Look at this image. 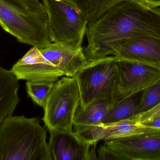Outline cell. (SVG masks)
<instances>
[{"label": "cell", "instance_id": "cell-20", "mask_svg": "<svg viewBox=\"0 0 160 160\" xmlns=\"http://www.w3.org/2000/svg\"><path fill=\"white\" fill-rule=\"evenodd\" d=\"M98 158L99 160H122L113 150L104 143L101 145L98 148Z\"/></svg>", "mask_w": 160, "mask_h": 160}, {"label": "cell", "instance_id": "cell-13", "mask_svg": "<svg viewBox=\"0 0 160 160\" xmlns=\"http://www.w3.org/2000/svg\"><path fill=\"white\" fill-rule=\"evenodd\" d=\"M150 129L143 126L139 122L130 118L109 124L101 123L91 130L87 139L93 142V148H96L100 141L130 137L146 132Z\"/></svg>", "mask_w": 160, "mask_h": 160}, {"label": "cell", "instance_id": "cell-8", "mask_svg": "<svg viewBox=\"0 0 160 160\" xmlns=\"http://www.w3.org/2000/svg\"><path fill=\"white\" fill-rule=\"evenodd\" d=\"M122 160H160V129L134 136L104 141Z\"/></svg>", "mask_w": 160, "mask_h": 160}, {"label": "cell", "instance_id": "cell-2", "mask_svg": "<svg viewBox=\"0 0 160 160\" xmlns=\"http://www.w3.org/2000/svg\"><path fill=\"white\" fill-rule=\"evenodd\" d=\"M38 117L10 116L0 125V160H51Z\"/></svg>", "mask_w": 160, "mask_h": 160}, {"label": "cell", "instance_id": "cell-10", "mask_svg": "<svg viewBox=\"0 0 160 160\" xmlns=\"http://www.w3.org/2000/svg\"><path fill=\"white\" fill-rule=\"evenodd\" d=\"M10 70L18 80L37 82H55L64 76L34 47L14 64Z\"/></svg>", "mask_w": 160, "mask_h": 160}, {"label": "cell", "instance_id": "cell-1", "mask_svg": "<svg viewBox=\"0 0 160 160\" xmlns=\"http://www.w3.org/2000/svg\"><path fill=\"white\" fill-rule=\"evenodd\" d=\"M143 35L160 38V14L135 0H121L88 26L84 51L90 62L114 55L126 40Z\"/></svg>", "mask_w": 160, "mask_h": 160}, {"label": "cell", "instance_id": "cell-18", "mask_svg": "<svg viewBox=\"0 0 160 160\" xmlns=\"http://www.w3.org/2000/svg\"><path fill=\"white\" fill-rule=\"evenodd\" d=\"M54 83L27 81L26 88L27 94L35 104L43 108L54 86Z\"/></svg>", "mask_w": 160, "mask_h": 160}, {"label": "cell", "instance_id": "cell-21", "mask_svg": "<svg viewBox=\"0 0 160 160\" xmlns=\"http://www.w3.org/2000/svg\"><path fill=\"white\" fill-rule=\"evenodd\" d=\"M160 116V103L149 111L142 113L137 114L131 118L137 122H141Z\"/></svg>", "mask_w": 160, "mask_h": 160}, {"label": "cell", "instance_id": "cell-16", "mask_svg": "<svg viewBox=\"0 0 160 160\" xmlns=\"http://www.w3.org/2000/svg\"><path fill=\"white\" fill-rule=\"evenodd\" d=\"M137 94L118 101L112 105L102 123L109 124L132 118L136 115L139 102Z\"/></svg>", "mask_w": 160, "mask_h": 160}, {"label": "cell", "instance_id": "cell-17", "mask_svg": "<svg viewBox=\"0 0 160 160\" xmlns=\"http://www.w3.org/2000/svg\"><path fill=\"white\" fill-rule=\"evenodd\" d=\"M87 20L93 23L109 8L121 0H67Z\"/></svg>", "mask_w": 160, "mask_h": 160}, {"label": "cell", "instance_id": "cell-24", "mask_svg": "<svg viewBox=\"0 0 160 160\" xmlns=\"http://www.w3.org/2000/svg\"><path fill=\"white\" fill-rule=\"evenodd\" d=\"M154 9L160 14V7L157 8H155Z\"/></svg>", "mask_w": 160, "mask_h": 160}, {"label": "cell", "instance_id": "cell-6", "mask_svg": "<svg viewBox=\"0 0 160 160\" xmlns=\"http://www.w3.org/2000/svg\"><path fill=\"white\" fill-rule=\"evenodd\" d=\"M48 14V30L51 41L82 47L87 20L67 0H42Z\"/></svg>", "mask_w": 160, "mask_h": 160}, {"label": "cell", "instance_id": "cell-23", "mask_svg": "<svg viewBox=\"0 0 160 160\" xmlns=\"http://www.w3.org/2000/svg\"><path fill=\"white\" fill-rule=\"evenodd\" d=\"M141 4L150 9L160 7V0H135Z\"/></svg>", "mask_w": 160, "mask_h": 160}, {"label": "cell", "instance_id": "cell-11", "mask_svg": "<svg viewBox=\"0 0 160 160\" xmlns=\"http://www.w3.org/2000/svg\"><path fill=\"white\" fill-rule=\"evenodd\" d=\"M38 49L46 59L67 77L74 78L88 63L82 47L51 43Z\"/></svg>", "mask_w": 160, "mask_h": 160}, {"label": "cell", "instance_id": "cell-7", "mask_svg": "<svg viewBox=\"0 0 160 160\" xmlns=\"http://www.w3.org/2000/svg\"><path fill=\"white\" fill-rule=\"evenodd\" d=\"M117 65L118 101L139 94L160 80V68L158 67L118 58Z\"/></svg>", "mask_w": 160, "mask_h": 160}, {"label": "cell", "instance_id": "cell-4", "mask_svg": "<svg viewBox=\"0 0 160 160\" xmlns=\"http://www.w3.org/2000/svg\"><path fill=\"white\" fill-rule=\"evenodd\" d=\"M117 58L110 55L88 62L74 77L78 86L80 107L85 108L97 100L113 105L119 99Z\"/></svg>", "mask_w": 160, "mask_h": 160}, {"label": "cell", "instance_id": "cell-3", "mask_svg": "<svg viewBox=\"0 0 160 160\" xmlns=\"http://www.w3.org/2000/svg\"><path fill=\"white\" fill-rule=\"evenodd\" d=\"M48 19L39 0H0V25L21 43L38 49L52 43Z\"/></svg>", "mask_w": 160, "mask_h": 160}, {"label": "cell", "instance_id": "cell-22", "mask_svg": "<svg viewBox=\"0 0 160 160\" xmlns=\"http://www.w3.org/2000/svg\"><path fill=\"white\" fill-rule=\"evenodd\" d=\"M139 123L145 127L160 129V116Z\"/></svg>", "mask_w": 160, "mask_h": 160}, {"label": "cell", "instance_id": "cell-5", "mask_svg": "<svg viewBox=\"0 0 160 160\" xmlns=\"http://www.w3.org/2000/svg\"><path fill=\"white\" fill-rule=\"evenodd\" d=\"M81 104L75 78L63 77L54 83L43 109L42 120L48 131H73L74 118Z\"/></svg>", "mask_w": 160, "mask_h": 160}, {"label": "cell", "instance_id": "cell-14", "mask_svg": "<svg viewBox=\"0 0 160 160\" xmlns=\"http://www.w3.org/2000/svg\"><path fill=\"white\" fill-rule=\"evenodd\" d=\"M112 105L106 101L97 100L85 108L80 106L74 118L75 131L87 138L91 130L102 123Z\"/></svg>", "mask_w": 160, "mask_h": 160}, {"label": "cell", "instance_id": "cell-15", "mask_svg": "<svg viewBox=\"0 0 160 160\" xmlns=\"http://www.w3.org/2000/svg\"><path fill=\"white\" fill-rule=\"evenodd\" d=\"M18 80L10 70L0 66V125L13 115L18 104Z\"/></svg>", "mask_w": 160, "mask_h": 160}, {"label": "cell", "instance_id": "cell-12", "mask_svg": "<svg viewBox=\"0 0 160 160\" xmlns=\"http://www.w3.org/2000/svg\"><path fill=\"white\" fill-rule=\"evenodd\" d=\"M114 56L160 68V38L143 35L130 39L119 46Z\"/></svg>", "mask_w": 160, "mask_h": 160}, {"label": "cell", "instance_id": "cell-9", "mask_svg": "<svg viewBox=\"0 0 160 160\" xmlns=\"http://www.w3.org/2000/svg\"><path fill=\"white\" fill-rule=\"evenodd\" d=\"M48 143L51 160H98L93 143L75 131H49Z\"/></svg>", "mask_w": 160, "mask_h": 160}, {"label": "cell", "instance_id": "cell-19", "mask_svg": "<svg viewBox=\"0 0 160 160\" xmlns=\"http://www.w3.org/2000/svg\"><path fill=\"white\" fill-rule=\"evenodd\" d=\"M159 103L160 80L143 91L142 98L137 105L136 115L147 111Z\"/></svg>", "mask_w": 160, "mask_h": 160}]
</instances>
